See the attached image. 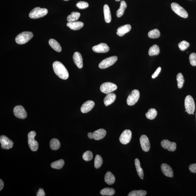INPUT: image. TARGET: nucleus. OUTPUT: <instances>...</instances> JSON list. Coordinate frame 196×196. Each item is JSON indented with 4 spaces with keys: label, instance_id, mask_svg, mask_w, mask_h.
<instances>
[{
    "label": "nucleus",
    "instance_id": "1",
    "mask_svg": "<svg viewBox=\"0 0 196 196\" xmlns=\"http://www.w3.org/2000/svg\"><path fill=\"white\" fill-rule=\"evenodd\" d=\"M53 67L54 72L59 78L63 80H66L68 78V72L65 65L61 62H54Z\"/></svg>",
    "mask_w": 196,
    "mask_h": 196
},
{
    "label": "nucleus",
    "instance_id": "2",
    "mask_svg": "<svg viewBox=\"0 0 196 196\" xmlns=\"http://www.w3.org/2000/svg\"><path fill=\"white\" fill-rule=\"evenodd\" d=\"M33 36L32 32H24L17 35L15 38V41L19 44H23L27 43Z\"/></svg>",
    "mask_w": 196,
    "mask_h": 196
},
{
    "label": "nucleus",
    "instance_id": "3",
    "mask_svg": "<svg viewBox=\"0 0 196 196\" xmlns=\"http://www.w3.org/2000/svg\"><path fill=\"white\" fill-rule=\"evenodd\" d=\"M48 13V10L47 9L37 7L31 11L29 14V17L33 19L39 18L46 16Z\"/></svg>",
    "mask_w": 196,
    "mask_h": 196
},
{
    "label": "nucleus",
    "instance_id": "4",
    "mask_svg": "<svg viewBox=\"0 0 196 196\" xmlns=\"http://www.w3.org/2000/svg\"><path fill=\"white\" fill-rule=\"evenodd\" d=\"M185 106L186 112L188 114H191L194 113L195 110V104L193 97L190 95L186 97Z\"/></svg>",
    "mask_w": 196,
    "mask_h": 196
},
{
    "label": "nucleus",
    "instance_id": "5",
    "mask_svg": "<svg viewBox=\"0 0 196 196\" xmlns=\"http://www.w3.org/2000/svg\"><path fill=\"white\" fill-rule=\"evenodd\" d=\"M36 135V133L34 131L30 132L28 135L29 146L31 150L34 151L37 150L39 147L38 142L35 139Z\"/></svg>",
    "mask_w": 196,
    "mask_h": 196
},
{
    "label": "nucleus",
    "instance_id": "6",
    "mask_svg": "<svg viewBox=\"0 0 196 196\" xmlns=\"http://www.w3.org/2000/svg\"><path fill=\"white\" fill-rule=\"evenodd\" d=\"M171 6L172 10L176 14H177L180 17H183V18H187L188 16L187 12L186 11L183 7H181L178 4L176 3H172Z\"/></svg>",
    "mask_w": 196,
    "mask_h": 196
},
{
    "label": "nucleus",
    "instance_id": "7",
    "mask_svg": "<svg viewBox=\"0 0 196 196\" xmlns=\"http://www.w3.org/2000/svg\"><path fill=\"white\" fill-rule=\"evenodd\" d=\"M117 88V85L112 83L106 82L101 85L100 90L102 93L108 94L113 92Z\"/></svg>",
    "mask_w": 196,
    "mask_h": 196
},
{
    "label": "nucleus",
    "instance_id": "8",
    "mask_svg": "<svg viewBox=\"0 0 196 196\" xmlns=\"http://www.w3.org/2000/svg\"><path fill=\"white\" fill-rule=\"evenodd\" d=\"M117 60V57L116 56H113L107 58L100 62L99 64L98 67L100 69L106 68L113 65Z\"/></svg>",
    "mask_w": 196,
    "mask_h": 196
},
{
    "label": "nucleus",
    "instance_id": "9",
    "mask_svg": "<svg viewBox=\"0 0 196 196\" xmlns=\"http://www.w3.org/2000/svg\"><path fill=\"white\" fill-rule=\"evenodd\" d=\"M139 97L140 93L139 91L137 90H133L127 98V103L128 105H134L139 100Z\"/></svg>",
    "mask_w": 196,
    "mask_h": 196
},
{
    "label": "nucleus",
    "instance_id": "10",
    "mask_svg": "<svg viewBox=\"0 0 196 196\" xmlns=\"http://www.w3.org/2000/svg\"><path fill=\"white\" fill-rule=\"evenodd\" d=\"M13 113L16 117L21 119H24L27 117V113L23 107L17 105L13 109Z\"/></svg>",
    "mask_w": 196,
    "mask_h": 196
},
{
    "label": "nucleus",
    "instance_id": "11",
    "mask_svg": "<svg viewBox=\"0 0 196 196\" xmlns=\"http://www.w3.org/2000/svg\"><path fill=\"white\" fill-rule=\"evenodd\" d=\"M0 143L2 148L7 150L11 148L13 145V142L5 135H2L0 137Z\"/></svg>",
    "mask_w": 196,
    "mask_h": 196
},
{
    "label": "nucleus",
    "instance_id": "12",
    "mask_svg": "<svg viewBox=\"0 0 196 196\" xmlns=\"http://www.w3.org/2000/svg\"><path fill=\"white\" fill-rule=\"evenodd\" d=\"M131 132L130 130H125L120 135L119 139L120 142L124 145L127 144L131 140Z\"/></svg>",
    "mask_w": 196,
    "mask_h": 196
},
{
    "label": "nucleus",
    "instance_id": "13",
    "mask_svg": "<svg viewBox=\"0 0 196 196\" xmlns=\"http://www.w3.org/2000/svg\"><path fill=\"white\" fill-rule=\"evenodd\" d=\"M140 142L142 149L143 151L147 152L150 148V145L148 137L145 135H142L140 138Z\"/></svg>",
    "mask_w": 196,
    "mask_h": 196
},
{
    "label": "nucleus",
    "instance_id": "14",
    "mask_svg": "<svg viewBox=\"0 0 196 196\" xmlns=\"http://www.w3.org/2000/svg\"><path fill=\"white\" fill-rule=\"evenodd\" d=\"M161 145L165 149H167L168 151H174L176 150V143L171 142L168 139H164L161 142Z\"/></svg>",
    "mask_w": 196,
    "mask_h": 196
},
{
    "label": "nucleus",
    "instance_id": "15",
    "mask_svg": "<svg viewBox=\"0 0 196 196\" xmlns=\"http://www.w3.org/2000/svg\"><path fill=\"white\" fill-rule=\"evenodd\" d=\"M109 47L106 43H101L96 46H93V51L96 53H106L109 50Z\"/></svg>",
    "mask_w": 196,
    "mask_h": 196
},
{
    "label": "nucleus",
    "instance_id": "16",
    "mask_svg": "<svg viewBox=\"0 0 196 196\" xmlns=\"http://www.w3.org/2000/svg\"><path fill=\"white\" fill-rule=\"evenodd\" d=\"M95 105L94 102L92 101L88 100L85 102L81 108V111L83 113H87L92 110Z\"/></svg>",
    "mask_w": 196,
    "mask_h": 196
},
{
    "label": "nucleus",
    "instance_id": "17",
    "mask_svg": "<svg viewBox=\"0 0 196 196\" xmlns=\"http://www.w3.org/2000/svg\"><path fill=\"white\" fill-rule=\"evenodd\" d=\"M162 172L165 176L168 177H172L174 176L173 171L170 166L166 164H163L161 166Z\"/></svg>",
    "mask_w": 196,
    "mask_h": 196
},
{
    "label": "nucleus",
    "instance_id": "18",
    "mask_svg": "<svg viewBox=\"0 0 196 196\" xmlns=\"http://www.w3.org/2000/svg\"><path fill=\"white\" fill-rule=\"evenodd\" d=\"M73 61L79 68L83 67V60L81 54L78 52H75L73 55Z\"/></svg>",
    "mask_w": 196,
    "mask_h": 196
},
{
    "label": "nucleus",
    "instance_id": "19",
    "mask_svg": "<svg viewBox=\"0 0 196 196\" xmlns=\"http://www.w3.org/2000/svg\"><path fill=\"white\" fill-rule=\"evenodd\" d=\"M67 26L73 30H79L84 26V23L79 21H73L67 23Z\"/></svg>",
    "mask_w": 196,
    "mask_h": 196
},
{
    "label": "nucleus",
    "instance_id": "20",
    "mask_svg": "<svg viewBox=\"0 0 196 196\" xmlns=\"http://www.w3.org/2000/svg\"><path fill=\"white\" fill-rule=\"evenodd\" d=\"M131 27L129 24L123 25L118 28L117 34L120 36H123L124 35L129 32L131 30Z\"/></svg>",
    "mask_w": 196,
    "mask_h": 196
},
{
    "label": "nucleus",
    "instance_id": "21",
    "mask_svg": "<svg viewBox=\"0 0 196 196\" xmlns=\"http://www.w3.org/2000/svg\"><path fill=\"white\" fill-rule=\"evenodd\" d=\"M116 98V95L114 93L107 94L104 100V103L106 106H108L113 103Z\"/></svg>",
    "mask_w": 196,
    "mask_h": 196
},
{
    "label": "nucleus",
    "instance_id": "22",
    "mask_svg": "<svg viewBox=\"0 0 196 196\" xmlns=\"http://www.w3.org/2000/svg\"><path fill=\"white\" fill-rule=\"evenodd\" d=\"M94 139L96 140H99L104 138L106 134L105 130L101 129L94 131Z\"/></svg>",
    "mask_w": 196,
    "mask_h": 196
},
{
    "label": "nucleus",
    "instance_id": "23",
    "mask_svg": "<svg viewBox=\"0 0 196 196\" xmlns=\"http://www.w3.org/2000/svg\"><path fill=\"white\" fill-rule=\"evenodd\" d=\"M104 19L106 22L109 23L111 22L112 17L111 13L109 6L107 5H105L104 6Z\"/></svg>",
    "mask_w": 196,
    "mask_h": 196
},
{
    "label": "nucleus",
    "instance_id": "24",
    "mask_svg": "<svg viewBox=\"0 0 196 196\" xmlns=\"http://www.w3.org/2000/svg\"><path fill=\"white\" fill-rule=\"evenodd\" d=\"M105 181L109 185H112L115 182V177L111 172H108L105 176Z\"/></svg>",
    "mask_w": 196,
    "mask_h": 196
},
{
    "label": "nucleus",
    "instance_id": "25",
    "mask_svg": "<svg viewBox=\"0 0 196 196\" xmlns=\"http://www.w3.org/2000/svg\"><path fill=\"white\" fill-rule=\"evenodd\" d=\"M127 8V4L125 1H122L120 3V6L119 9H118L116 12V15L118 17H121L124 14L125 9Z\"/></svg>",
    "mask_w": 196,
    "mask_h": 196
},
{
    "label": "nucleus",
    "instance_id": "26",
    "mask_svg": "<svg viewBox=\"0 0 196 196\" xmlns=\"http://www.w3.org/2000/svg\"><path fill=\"white\" fill-rule=\"evenodd\" d=\"M135 165L138 174L141 179H143L144 173H143L142 168H141L140 161L138 159L136 158L135 159Z\"/></svg>",
    "mask_w": 196,
    "mask_h": 196
},
{
    "label": "nucleus",
    "instance_id": "27",
    "mask_svg": "<svg viewBox=\"0 0 196 196\" xmlns=\"http://www.w3.org/2000/svg\"><path fill=\"white\" fill-rule=\"evenodd\" d=\"M49 44L51 47L55 51L61 52V47L60 44L57 41L54 39H50L49 41Z\"/></svg>",
    "mask_w": 196,
    "mask_h": 196
},
{
    "label": "nucleus",
    "instance_id": "28",
    "mask_svg": "<svg viewBox=\"0 0 196 196\" xmlns=\"http://www.w3.org/2000/svg\"><path fill=\"white\" fill-rule=\"evenodd\" d=\"M50 146L52 150H57L61 147V143L57 139H52L50 142Z\"/></svg>",
    "mask_w": 196,
    "mask_h": 196
},
{
    "label": "nucleus",
    "instance_id": "29",
    "mask_svg": "<svg viewBox=\"0 0 196 196\" xmlns=\"http://www.w3.org/2000/svg\"><path fill=\"white\" fill-rule=\"evenodd\" d=\"M101 194L104 196H113L115 193V190L113 188H105L100 191Z\"/></svg>",
    "mask_w": 196,
    "mask_h": 196
},
{
    "label": "nucleus",
    "instance_id": "30",
    "mask_svg": "<svg viewBox=\"0 0 196 196\" xmlns=\"http://www.w3.org/2000/svg\"><path fill=\"white\" fill-rule=\"evenodd\" d=\"M80 17V13L77 12H73L71 14L69 15L67 17L68 22H73L78 20Z\"/></svg>",
    "mask_w": 196,
    "mask_h": 196
},
{
    "label": "nucleus",
    "instance_id": "31",
    "mask_svg": "<svg viewBox=\"0 0 196 196\" xmlns=\"http://www.w3.org/2000/svg\"><path fill=\"white\" fill-rule=\"evenodd\" d=\"M65 165V161L63 160H60L52 162L50 165L52 168L56 169H61Z\"/></svg>",
    "mask_w": 196,
    "mask_h": 196
},
{
    "label": "nucleus",
    "instance_id": "32",
    "mask_svg": "<svg viewBox=\"0 0 196 196\" xmlns=\"http://www.w3.org/2000/svg\"><path fill=\"white\" fill-rule=\"evenodd\" d=\"M160 52V48L156 45H153L149 50V55L150 56L158 55Z\"/></svg>",
    "mask_w": 196,
    "mask_h": 196
},
{
    "label": "nucleus",
    "instance_id": "33",
    "mask_svg": "<svg viewBox=\"0 0 196 196\" xmlns=\"http://www.w3.org/2000/svg\"><path fill=\"white\" fill-rule=\"evenodd\" d=\"M157 114V113L156 109L154 108H151L146 113V116L148 119L152 120L156 117Z\"/></svg>",
    "mask_w": 196,
    "mask_h": 196
},
{
    "label": "nucleus",
    "instance_id": "34",
    "mask_svg": "<svg viewBox=\"0 0 196 196\" xmlns=\"http://www.w3.org/2000/svg\"><path fill=\"white\" fill-rule=\"evenodd\" d=\"M176 80L177 81L178 87V88L180 89L183 87V85L185 82L183 75L181 73L178 74L176 76Z\"/></svg>",
    "mask_w": 196,
    "mask_h": 196
},
{
    "label": "nucleus",
    "instance_id": "35",
    "mask_svg": "<svg viewBox=\"0 0 196 196\" xmlns=\"http://www.w3.org/2000/svg\"><path fill=\"white\" fill-rule=\"evenodd\" d=\"M149 38L152 39L158 38L160 36V31L158 29H155L149 31L148 34Z\"/></svg>",
    "mask_w": 196,
    "mask_h": 196
},
{
    "label": "nucleus",
    "instance_id": "36",
    "mask_svg": "<svg viewBox=\"0 0 196 196\" xmlns=\"http://www.w3.org/2000/svg\"><path fill=\"white\" fill-rule=\"evenodd\" d=\"M147 192L143 190H134L131 191L128 195V196H145L146 195Z\"/></svg>",
    "mask_w": 196,
    "mask_h": 196
},
{
    "label": "nucleus",
    "instance_id": "37",
    "mask_svg": "<svg viewBox=\"0 0 196 196\" xmlns=\"http://www.w3.org/2000/svg\"><path fill=\"white\" fill-rule=\"evenodd\" d=\"M103 164L102 158L100 155H97L94 159V167L96 168H99Z\"/></svg>",
    "mask_w": 196,
    "mask_h": 196
},
{
    "label": "nucleus",
    "instance_id": "38",
    "mask_svg": "<svg viewBox=\"0 0 196 196\" xmlns=\"http://www.w3.org/2000/svg\"><path fill=\"white\" fill-rule=\"evenodd\" d=\"M93 157V153L91 151H87L83 155V160L86 161H88L92 160Z\"/></svg>",
    "mask_w": 196,
    "mask_h": 196
},
{
    "label": "nucleus",
    "instance_id": "39",
    "mask_svg": "<svg viewBox=\"0 0 196 196\" xmlns=\"http://www.w3.org/2000/svg\"><path fill=\"white\" fill-rule=\"evenodd\" d=\"M190 44L186 41H182L178 44V46L180 50L184 51L189 47Z\"/></svg>",
    "mask_w": 196,
    "mask_h": 196
},
{
    "label": "nucleus",
    "instance_id": "40",
    "mask_svg": "<svg viewBox=\"0 0 196 196\" xmlns=\"http://www.w3.org/2000/svg\"><path fill=\"white\" fill-rule=\"evenodd\" d=\"M76 6L79 9H84L88 8L89 4L87 2L80 1L77 3Z\"/></svg>",
    "mask_w": 196,
    "mask_h": 196
},
{
    "label": "nucleus",
    "instance_id": "41",
    "mask_svg": "<svg viewBox=\"0 0 196 196\" xmlns=\"http://www.w3.org/2000/svg\"><path fill=\"white\" fill-rule=\"evenodd\" d=\"M190 63L193 66L196 65V54L195 53H192L189 56Z\"/></svg>",
    "mask_w": 196,
    "mask_h": 196
},
{
    "label": "nucleus",
    "instance_id": "42",
    "mask_svg": "<svg viewBox=\"0 0 196 196\" xmlns=\"http://www.w3.org/2000/svg\"><path fill=\"white\" fill-rule=\"evenodd\" d=\"M161 70V67H158V68L156 69V71L154 73H153L152 75V78L153 79H155L158 76L159 74L160 73Z\"/></svg>",
    "mask_w": 196,
    "mask_h": 196
},
{
    "label": "nucleus",
    "instance_id": "43",
    "mask_svg": "<svg viewBox=\"0 0 196 196\" xmlns=\"http://www.w3.org/2000/svg\"><path fill=\"white\" fill-rule=\"evenodd\" d=\"M190 171L193 173H196V164H192L189 166Z\"/></svg>",
    "mask_w": 196,
    "mask_h": 196
},
{
    "label": "nucleus",
    "instance_id": "44",
    "mask_svg": "<svg viewBox=\"0 0 196 196\" xmlns=\"http://www.w3.org/2000/svg\"><path fill=\"white\" fill-rule=\"evenodd\" d=\"M45 195V192H44L43 189H39L36 194V196H44Z\"/></svg>",
    "mask_w": 196,
    "mask_h": 196
},
{
    "label": "nucleus",
    "instance_id": "45",
    "mask_svg": "<svg viewBox=\"0 0 196 196\" xmlns=\"http://www.w3.org/2000/svg\"><path fill=\"white\" fill-rule=\"evenodd\" d=\"M4 185V182L3 180L1 179V180H0V190L1 191L2 190Z\"/></svg>",
    "mask_w": 196,
    "mask_h": 196
},
{
    "label": "nucleus",
    "instance_id": "46",
    "mask_svg": "<svg viewBox=\"0 0 196 196\" xmlns=\"http://www.w3.org/2000/svg\"><path fill=\"white\" fill-rule=\"evenodd\" d=\"M88 135L89 138H90L91 139H94V133L91 132L89 133H88Z\"/></svg>",
    "mask_w": 196,
    "mask_h": 196
},
{
    "label": "nucleus",
    "instance_id": "47",
    "mask_svg": "<svg viewBox=\"0 0 196 196\" xmlns=\"http://www.w3.org/2000/svg\"><path fill=\"white\" fill-rule=\"evenodd\" d=\"M115 1H116V2H119V1H121V0H115Z\"/></svg>",
    "mask_w": 196,
    "mask_h": 196
},
{
    "label": "nucleus",
    "instance_id": "48",
    "mask_svg": "<svg viewBox=\"0 0 196 196\" xmlns=\"http://www.w3.org/2000/svg\"><path fill=\"white\" fill-rule=\"evenodd\" d=\"M64 1H69V0H64Z\"/></svg>",
    "mask_w": 196,
    "mask_h": 196
},
{
    "label": "nucleus",
    "instance_id": "49",
    "mask_svg": "<svg viewBox=\"0 0 196 196\" xmlns=\"http://www.w3.org/2000/svg\"></svg>",
    "mask_w": 196,
    "mask_h": 196
}]
</instances>
